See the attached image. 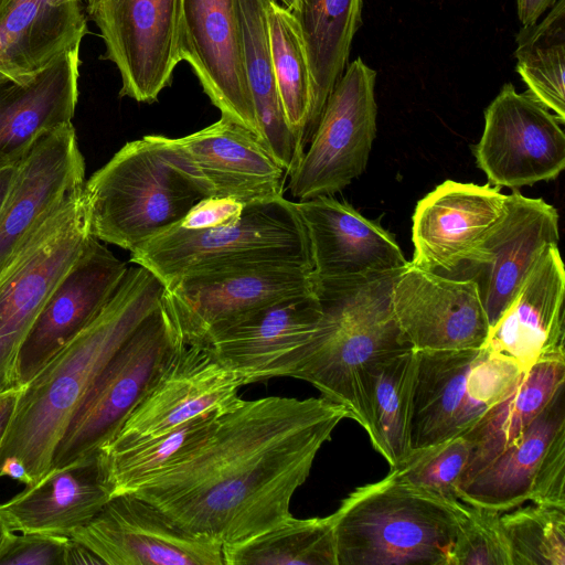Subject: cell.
I'll use <instances>...</instances> for the list:
<instances>
[{
  "mask_svg": "<svg viewBox=\"0 0 565 565\" xmlns=\"http://www.w3.org/2000/svg\"><path fill=\"white\" fill-rule=\"evenodd\" d=\"M344 418L323 396L241 399L191 455L129 493L222 546L244 542L291 516L294 493Z\"/></svg>",
  "mask_w": 565,
  "mask_h": 565,
  "instance_id": "cell-1",
  "label": "cell"
},
{
  "mask_svg": "<svg viewBox=\"0 0 565 565\" xmlns=\"http://www.w3.org/2000/svg\"><path fill=\"white\" fill-rule=\"evenodd\" d=\"M164 290L147 268H128L96 318L23 386L0 445V462L8 457L20 459L32 484L51 470L55 448L88 390L158 307Z\"/></svg>",
  "mask_w": 565,
  "mask_h": 565,
  "instance_id": "cell-2",
  "label": "cell"
},
{
  "mask_svg": "<svg viewBox=\"0 0 565 565\" xmlns=\"http://www.w3.org/2000/svg\"><path fill=\"white\" fill-rule=\"evenodd\" d=\"M397 273L316 281L322 305L320 324L290 377L313 385L343 406L366 433L375 365L411 349L393 313L392 284Z\"/></svg>",
  "mask_w": 565,
  "mask_h": 565,
  "instance_id": "cell-3",
  "label": "cell"
},
{
  "mask_svg": "<svg viewBox=\"0 0 565 565\" xmlns=\"http://www.w3.org/2000/svg\"><path fill=\"white\" fill-rule=\"evenodd\" d=\"M465 512V502L420 492L390 472L332 513L337 565H449Z\"/></svg>",
  "mask_w": 565,
  "mask_h": 565,
  "instance_id": "cell-4",
  "label": "cell"
},
{
  "mask_svg": "<svg viewBox=\"0 0 565 565\" xmlns=\"http://www.w3.org/2000/svg\"><path fill=\"white\" fill-rule=\"evenodd\" d=\"M131 263L164 286L190 275L292 266L313 269L308 234L296 202L284 196L245 204L239 218L210 230L178 224L130 252Z\"/></svg>",
  "mask_w": 565,
  "mask_h": 565,
  "instance_id": "cell-5",
  "label": "cell"
},
{
  "mask_svg": "<svg viewBox=\"0 0 565 565\" xmlns=\"http://www.w3.org/2000/svg\"><path fill=\"white\" fill-rule=\"evenodd\" d=\"M90 234L132 252L204 199L148 135L125 143L85 181Z\"/></svg>",
  "mask_w": 565,
  "mask_h": 565,
  "instance_id": "cell-6",
  "label": "cell"
},
{
  "mask_svg": "<svg viewBox=\"0 0 565 565\" xmlns=\"http://www.w3.org/2000/svg\"><path fill=\"white\" fill-rule=\"evenodd\" d=\"M92 236L82 186L35 226L0 270V392L17 386L21 344Z\"/></svg>",
  "mask_w": 565,
  "mask_h": 565,
  "instance_id": "cell-7",
  "label": "cell"
},
{
  "mask_svg": "<svg viewBox=\"0 0 565 565\" xmlns=\"http://www.w3.org/2000/svg\"><path fill=\"white\" fill-rule=\"evenodd\" d=\"M183 343L163 294L88 390L55 448L51 469L98 451L111 439Z\"/></svg>",
  "mask_w": 565,
  "mask_h": 565,
  "instance_id": "cell-8",
  "label": "cell"
},
{
  "mask_svg": "<svg viewBox=\"0 0 565 565\" xmlns=\"http://www.w3.org/2000/svg\"><path fill=\"white\" fill-rule=\"evenodd\" d=\"M524 372L486 345L415 351L411 450L462 436L513 390Z\"/></svg>",
  "mask_w": 565,
  "mask_h": 565,
  "instance_id": "cell-9",
  "label": "cell"
},
{
  "mask_svg": "<svg viewBox=\"0 0 565 565\" xmlns=\"http://www.w3.org/2000/svg\"><path fill=\"white\" fill-rule=\"evenodd\" d=\"M376 72L361 57L331 90L300 161L288 175L298 201L342 191L366 168L376 134Z\"/></svg>",
  "mask_w": 565,
  "mask_h": 565,
  "instance_id": "cell-10",
  "label": "cell"
},
{
  "mask_svg": "<svg viewBox=\"0 0 565 565\" xmlns=\"http://www.w3.org/2000/svg\"><path fill=\"white\" fill-rule=\"evenodd\" d=\"M85 10L105 44L100 58L119 72V97L156 102L181 62L182 0H86Z\"/></svg>",
  "mask_w": 565,
  "mask_h": 565,
  "instance_id": "cell-11",
  "label": "cell"
},
{
  "mask_svg": "<svg viewBox=\"0 0 565 565\" xmlns=\"http://www.w3.org/2000/svg\"><path fill=\"white\" fill-rule=\"evenodd\" d=\"M148 137L204 199L249 204L284 196L287 171L250 130L226 117L184 137Z\"/></svg>",
  "mask_w": 565,
  "mask_h": 565,
  "instance_id": "cell-12",
  "label": "cell"
},
{
  "mask_svg": "<svg viewBox=\"0 0 565 565\" xmlns=\"http://www.w3.org/2000/svg\"><path fill=\"white\" fill-rule=\"evenodd\" d=\"M559 119L527 92L505 83L484 110L473 154L488 184L518 190L556 179L565 168Z\"/></svg>",
  "mask_w": 565,
  "mask_h": 565,
  "instance_id": "cell-13",
  "label": "cell"
},
{
  "mask_svg": "<svg viewBox=\"0 0 565 565\" xmlns=\"http://www.w3.org/2000/svg\"><path fill=\"white\" fill-rule=\"evenodd\" d=\"M460 500L499 513L525 502L565 505V385L513 445L461 486Z\"/></svg>",
  "mask_w": 565,
  "mask_h": 565,
  "instance_id": "cell-14",
  "label": "cell"
},
{
  "mask_svg": "<svg viewBox=\"0 0 565 565\" xmlns=\"http://www.w3.org/2000/svg\"><path fill=\"white\" fill-rule=\"evenodd\" d=\"M68 537L107 565H224L218 541L184 530L131 493L114 495Z\"/></svg>",
  "mask_w": 565,
  "mask_h": 565,
  "instance_id": "cell-15",
  "label": "cell"
},
{
  "mask_svg": "<svg viewBox=\"0 0 565 565\" xmlns=\"http://www.w3.org/2000/svg\"><path fill=\"white\" fill-rule=\"evenodd\" d=\"M242 380L201 344L183 343L102 450H115L225 412L242 398ZM99 449V450H100Z\"/></svg>",
  "mask_w": 565,
  "mask_h": 565,
  "instance_id": "cell-16",
  "label": "cell"
},
{
  "mask_svg": "<svg viewBox=\"0 0 565 565\" xmlns=\"http://www.w3.org/2000/svg\"><path fill=\"white\" fill-rule=\"evenodd\" d=\"M322 318L312 291L284 298L213 330L200 343L249 384L291 376Z\"/></svg>",
  "mask_w": 565,
  "mask_h": 565,
  "instance_id": "cell-17",
  "label": "cell"
},
{
  "mask_svg": "<svg viewBox=\"0 0 565 565\" xmlns=\"http://www.w3.org/2000/svg\"><path fill=\"white\" fill-rule=\"evenodd\" d=\"M391 303L415 351L479 348L488 338L490 324L472 278L445 276L408 263L393 280Z\"/></svg>",
  "mask_w": 565,
  "mask_h": 565,
  "instance_id": "cell-18",
  "label": "cell"
},
{
  "mask_svg": "<svg viewBox=\"0 0 565 565\" xmlns=\"http://www.w3.org/2000/svg\"><path fill=\"white\" fill-rule=\"evenodd\" d=\"M315 288L312 269L262 267L185 276L166 288L164 299L184 343L198 344L241 316Z\"/></svg>",
  "mask_w": 565,
  "mask_h": 565,
  "instance_id": "cell-19",
  "label": "cell"
},
{
  "mask_svg": "<svg viewBox=\"0 0 565 565\" xmlns=\"http://www.w3.org/2000/svg\"><path fill=\"white\" fill-rule=\"evenodd\" d=\"M128 270L100 241L90 237L82 255L57 284L17 359V386H25L102 311Z\"/></svg>",
  "mask_w": 565,
  "mask_h": 565,
  "instance_id": "cell-20",
  "label": "cell"
},
{
  "mask_svg": "<svg viewBox=\"0 0 565 565\" xmlns=\"http://www.w3.org/2000/svg\"><path fill=\"white\" fill-rule=\"evenodd\" d=\"M507 194L490 184L446 180L420 199L412 216V265L460 277L505 211Z\"/></svg>",
  "mask_w": 565,
  "mask_h": 565,
  "instance_id": "cell-21",
  "label": "cell"
},
{
  "mask_svg": "<svg viewBox=\"0 0 565 565\" xmlns=\"http://www.w3.org/2000/svg\"><path fill=\"white\" fill-rule=\"evenodd\" d=\"M179 56L221 115L258 138L236 0H182Z\"/></svg>",
  "mask_w": 565,
  "mask_h": 565,
  "instance_id": "cell-22",
  "label": "cell"
},
{
  "mask_svg": "<svg viewBox=\"0 0 565 565\" xmlns=\"http://www.w3.org/2000/svg\"><path fill=\"white\" fill-rule=\"evenodd\" d=\"M558 242L556 207L518 190L507 194L503 215L460 276L478 284L490 327L511 303L543 249Z\"/></svg>",
  "mask_w": 565,
  "mask_h": 565,
  "instance_id": "cell-23",
  "label": "cell"
},
{
  "mask_svg": "<svg viewBox=\"0 0 565 565\" xmlns=\"http://www.w3.org/2000/svg\"><path fill=\"white\" fill-rule=\"evenodd\" d=\"M317 281L369 278L404 269L409 262L379 223L332 195L297 201Z\"/></svg>",
  "mask_w": 565,
  "mask_h": 565,
  "instance_id": "cell-24",
  "label": "cell"
},
{
  "mask_svg": "<svg viewBox=\"0 0 565 565\" xmlns=\"http://www.w3.org/2000/svg\"><path fill=\"white\" fill-rule=\"evenodd\" d=\"M84 183L85 160L72 121L41 134L19 161L0 210V270L35 226Z\"/></svg>",
  "mask_w": 565,
  "mask_h": 565,
  "instance_id": "cell-25",
  "label": "cell"
},
{
  "mask_svg": "<svg viewBox=\"0 0 565 565\" xmlns=\"http://www.w3.org/2000/svg\"><path fill=\"white\" fill-rule=\"evenodd\" d=\"M565 269L558 245H547L515 297L490 327L486 345L527 371L565 361Z\"/></svg>",
  "mask_w": 565,
  "mask_h": 565,
  "instance_id": "cell-26",
  "label": "cell"
},
{
  "mask_svg": "<svg viewBox=\"0 0 565 565\" xmlns=\"http://www.w3.org/2000/svg\"><path fill=\"white\" fill-rule=\"evenodd\" d=\"M113 498L100 451L51 469L0 504L10 531L70 536Z\"/></svg>",
  "mask_w": 565,
  "mask_h": 565,
  "instance_id": "cell-27",
  "label": "cell"
},
{
  "mask_svg": "<svg viewBox=\"0 0 565 565\" xmlns=\"http://www.w3.org/2000/svg\"><path fill=\"white\" fill-rule=\"evenodd\" d=\"M79 65L76 45L23 82L0 83V163L19 161L41 134L72 121Z\"/></svg>",
  "mask_w": 565,
  "mask_h": 565,
  "instance_id": "cell-28",
  "label": "cell"
},
{
  "mask_svg": "<svg viewBox=\"0 0 565 565\" xmlns=\"http://www.w3.org/2000/svg\"><path fill=\"white\" fill-rule=\"evenodd\" d=\"M362 9L363 0H296L291 12L301 32L312 79L306 147L331 90L348 66L354 35L362 24Z\"/></svg>",
  "mask_w": 565,
  "mask_h": 565,
  "instance_id": "cell-29",
  "label": "cell"
},
{
  "mask_svg": "<svg viewBox=\"0 0 565 565\" xmlns=\"http://www.w3.org/2000/svg\"><path fill=\"white\" fill-rule=\"evenodd\" d=\"M86 33L84 2L55 6L46 0H3L0 7V35L25 76L81 45Z\"/></svg>",
  "mask_w": 565,
  "mask_h": 565,
  "instance_id": "cell-30",
  "label": "cell"
},
{
  "mask_svg": "<svg viewBox=\"0 0 565 565\" xmlns=\"http://www.w3.org/2000/svg\"><path fill=\"white\" fill-rule=\"evenodd\" d=\"M244 68L258 138L288 175L302 157L280 104L270 57L267 8L270 0H236Z\"/></svg>",
  "mask_w": 565,
  "mask_h": 565,
  "instance_id": "cell-31",
  "label": "cell"
},
{
  "mask_svg": "<svg viewBox=\"0 0 565 565\" xmlns=\"http://www.w3.org/2000/svg\"><path fill=\"white\" fill-rule=\"evenodd\" d=\"M564 385L565 361H544L525 371L513 390L462 435L471 445L462 484L513 445Z\"/></svg>",
  "mask_w": 565,
  "mask_h": 565,
  "instance_id": "cell-32",
  "label": "cell"
},
{
  "mask_svg": "<svg viewBox=\"0 0 565 565\" xmlns=\"http://www.w3.org/2000/svg\"><path fill=\"white\" fill-rule=\"evenodd\" d=\"M415 369L413 348L377 363L371 375L369 398L373 448L395 466L409 451V420Z\"/></svg>",
  "mask_w": 565,
  "mask_h": 565,
  "instance_id": "cell-33",
  "label": "cell"
},
{
  "mask_svg": "<svg viewBox=\"0 0 565 565\" xmlns=\"http://www.w3.org/2000/svg\"><path fill=\"white\" fill-rule=\"evenodd\" d=\"M224 565H337L332 514L296 519L244 542L223 545Z\"/></svg>",
  "mask_w": 565,
  "mask_h": 565,
  "instance_id": "cell-34",
  "label": "cell"
},
{
  "mask_svg": "<svg viewBox=\"0 0 565 565\" xmlns=\"http://www.w3.org/2000/svg\"><path fill=\"white\" fill-rule=\"evenodd\" d=\"M270 57L287 125L303 153L305 131L312 106V79L298 23L278 0L267 8Z\"/></svg>",
  "mask_w": 565,
  "mask_h": 565,
  "instance_id": "cell-35",
  "label": "cell"
},
{
  "mask_svg": "<svg viewBox=\"0 0 565 565\" xmlns=\"http://www.w3.org/2000/svg\"><path fill=\"white\" fill-rule=\"evenodd\" d=\"M527 93L565 122V0L535 24L522 26L514 51Z\"/></svg>",
  "mask_w": 565,
  "mask_h": 565,
  "instance_id": "cell-36",
  "label": "cell"
},
{
  "mask_svg": "<svg viewBox=\"0 0 565 565\" xmlns=\"http://www.w3.org/2000/svg\"><path fill=\"white\" fill-rule=\"evenodd\" d=\"M222 413L199 417L169 433L119 449H100L113 497L131 492L147 479L185 459L210 436Z\"/></svg>",
  "mask_w": 565,
  "mask_h": 565,
  "instance_id": "cell-37",
  "label": "cell"
},
{
  "mask_svg": "<svg viewBox=\"0 0 565 565\" xmlns=\"http://www.w3.org/2000/svg\"><path fill=\"white\" fill-rule=\"evenodd\" d=\"M511 565H565V505L530 503L500 514Z\"/></svg>",
  "mask_w": 565,
  "mask_h": 565,
  "instance_id": "cell-38",
  "label": "cell"
},
{
  "mask_svg": "<svg viewBox=\"0 0 565 565\" xmlns=\"http://www.w3.org/2000/svg\"><path fill=\"white\" fill-rule=\"evenodd\" d=\"M471 452L462 436L412 449L391 473L401 482L447 502H459Z\"/></svg>",
  "mask_w": 565,
  "mask_h": 565,
  "instance_id": "cell-39",
  "label": "cell"
},
{
  "mask_svg": "<svg viewBox=\"0 0 565 565\" xmlns=\"http://www.w3.org/2000/svg\"><path fill=\"white\" fill-rule=\"evenodd\" d=\"M500 514L494 510L466 503L449 565H511Z\"/></svg>",
  "mask_w": 565,
  "mask_h": 565,
  "instance_id": "cell-40",
  "label": "cell"
},
{
  "mask_svg": "<svg viewBox=\"0 0 565 565\" xmlns=\"http://www.w3.org/2000/svg\"><path fill=\"white\" fill-rule=\"evenodd\" d=\"M10 531L0 550V565H65L67 536Z\"/></svg>",
  "mask_w": 565,
  "mask_h": 565,
  "instance_id": "cell-41",
  "label": "cell"
},
{
  "mask_svg": "<svg viewBox=\"0 0 565 565\" xmlns=\"http://www.w3.org/2000/svg\"><path fill=\"white\" fill-rule=\"evenodd\" d=\"M244 206V203L228 198H205L177 224L191 231L215 228L237 221Z\"/></svg>",
  "mask_w": 565,
  "mask_h": 565,
  "instance_id": "cell-42",
  "label": "cell"
},
{
  "mask_svg": "<svg viewBox=\"0 0 565 565\" xmlns=\"http://www.w3.org/2000/svg\"><path fill=\"white\" fill-rule=\"evenodd\" d=\"M558 0H516L518 18L522 26L535 24L542 14Z\"/></svg>",
  "mask_w": 565,
  "mask_h": 565,
  "instance_id": "cell-43",
  "label": "cell"
},
{
  "mask_svg": "<svg viewBox=\"0 0 565 565\" xmlns=\"http://www.w3.org/2000/svg\"><path fill=\"white\" fill-rule=\"evenodd\" d=\"M23 387H12L0 392V445L13 417L17 402Z\"/></svg>",
  "mask_w": 565,
  "mask_h": 565,
  "instance_id": "cell-44",
  "label": "cell"
},
{
  "mask_svg": "<svg viewBox=\"0 0 565 565\" xmlns=\"http://www.w3.org/2000/svg\"><path fill=\"white\" fill-rule=\"evenodd\" d=\"M73 564H103L102 561L87 547L81 543L70 539L66 554L65 565Z\"/></svg>",
  "mask_w": 565,
  "mask_h": 565,
  "instance_id": "cell-45",
  "label": "cell"
},
{
  "mask_svg": "<svg viewBox=\"0 0 565 565\" xmlns=\"http://www.w3.org/2000/svg\"><path fill=\"white\" fill-rule=\"evenodd\" d=\"M29 77L30 76H25L13 63L0 35V83L7 81L23 82Z\"/></svg>",
  "mask_w": 565,
  "mask_h": 565,
  "instance_id": "cell-46",
  "label": "cell"
},
{
  "mask_svg": "<svg viewBox=\"0 0 565 565\" xmlns=\"http://www.w3.org/2000/svg\"><path fill=\"white\" fill-rule=\"evenodd\" d=\"M0 477L10 478L25 486L32 484L23 462L15 457H8L0 462Z\"/></svg>",
  "mask_w": 565,
  "mask_h": 565,
  "instance_id": "cell-47",
  "label": "cell"
},
{
  "mask_svg": "<svg viewBox=\"0 0 565 565\" xmlns=\"http://www.w3.org/2000/svg\"><path fill=\"white\" fill-rule=\"evenodd\" d=\"M19 161H7L0 163V210L14 181Z\"/></svg>",
  "mask_w": 565,
  "mask_h": 565,
  "instance_id": "cell-48",
  "label": "cell"
},
{
  "mask_svg": "<svg viewBox=\"0 0 565 565\" xmlns=\"http://www.w3.org/2000/svg\"><path fill=\"white\" fill-rule=\"evenodd\" d=\"M10 530L6 525L2 516L0 515V550Z\"/></svg>",
  "mask_w": 565,
  "mask_h": 565,
  "instance_id": "cell-49",
  "label": "cell"
},
{
  "mask_svg": "<svg viewBox=\"0 0 565 565\" xmlns=\"http://www.w3.org/2000/svg\"><path fill=\"white\" fill-rule=\"evenodd\" d=\"M46 1L52 4L58 6V4H64V3H68V2H84L86 0H46Z\"/></svg>",
  "mask_w": 565,
  "mask_h": 565,
  "instance_id": "cell-50",
  "label": "cell"
},
{
  "mask_svg": "<svg viewBox=\"0 0 565 565\" xmlns=\"http://www.w3.org/2000/svg\"><path fill=\"white\" fill-rule=\"evenodd\" d=\"M284 7L289 11H292L296 4V0H279Z\"/></svg>",
  "mask_w": 565,
  "mask_h": 565,
  "instance_id": "cell-51",
  "label": "cell"
},
{
  "mask_svg": "<svg viewBox=\"0 0 565 565\" xmlns=\"http://www.w3.org/2000/svg\"><path fill=\"white\" fill-rule=\"evenodd\" d=\"M2 2H3V0H0V7H1Z\"/></svg>",
  "mask_w": 565,
  "mask_h": 565,
  "instance_id": "cell-52",
  "label": "cell"
}]
</instances>
